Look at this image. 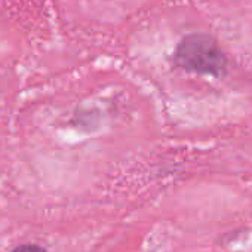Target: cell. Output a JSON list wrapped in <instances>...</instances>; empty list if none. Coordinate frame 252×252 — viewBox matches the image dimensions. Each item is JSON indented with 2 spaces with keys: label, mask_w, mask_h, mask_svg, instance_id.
Masks as SVG:
<instances>
[{
  "label": "cell",
  "mask_w": 252,
  "mask_h": 252,
  "mask_svg": "<svg viewBox=\"0 0 252 252\" xmlns=\"http://www.w3.org/2000/svg\"><path fill=\"white\" fill-rule=\"evenodd\" d=\"M175 63L193 73L221 76L227 60L218 43L208 34H190L184 37L175 51Z\"/></svg>",
  "instance_id": "obj_1"
},
{
  "label": "cell",
  "mask_w": 252,
  "mask_h": 252,
  "mask_svg": "<svg viewBox=\"0 0 252 252\" xmlns=\"http://www.w3.org/2000/svg\"><path fill=\"white\" fill-rule=\"evenodd\" d=\"M11 252H46L45 248L39 246V245H33V243H27V245H20L17 246L14 251Z\"/></svg>",
  "instance_id": "obj_2"
}]
</instances>
